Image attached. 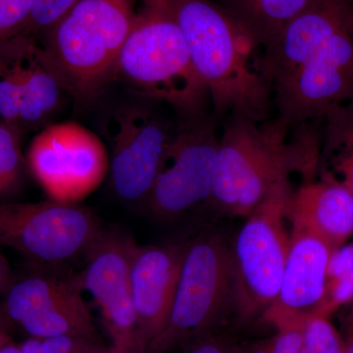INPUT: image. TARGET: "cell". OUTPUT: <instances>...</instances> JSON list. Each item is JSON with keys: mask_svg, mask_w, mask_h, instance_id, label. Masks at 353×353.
<instances>
[{"mask_svg": "<svg viewBox=\"0 0 353 353\" xmlns=\"http://www.w3.org/2000/svg\"><path fill=\"white\" fill-rule=\"evenodd\" d=\"M264 55L276 115L292 124L321 121L353 101V7L309 0Z\"/></svg>", "mask_w": 353, "mask_h": 353, "instance_id": "1", "label": "cell"}, {"mask_svg": "<svg viewBox=\"0 0 353 353\" xmlns=\"http://www.w3.org/2000/svg\"><path fill=\"white\" fill-rule=\"evenodd\" d=\"M321 130L322 120L292 124L278 115L261 122L228 115L208 202L223 214L248 218L292 173L314 180Z\"/></svg>", "mask_w": 353, "mask_h": 353, "instance_id": "2", "label": "cell"}, {"mask_svg": "<svg viewBox=\"0 0 353 353\" xmlns=\"http://www.w3.org/2000/svg\"><path fill=\"white\" fill-rule=\"evenodd\" d=\"M216 118L273 117L264 50L226 9L211 0H169Z\"/></svg>", "mask_w": 353, "mask_h": 353, "instance_id": "3", "label": "cell"}, {"mask_svg": "<svg viewBox=\"0 0 353 353\" xmlns=\"http://www.w3.org/2000/svg\"><path fill=\"white\" fill-rule=\"evenodd\" d=\"M113 79L163 102L181 119L206 114L208 88L197 75L169 0H143L118 57Z\"/></svg>", "mask_w": 353, "mask_h": 353, "instance_id": "4", "label": "cell"}, {"mask_svg": "<svg viewBox=\"0 0 353 353\" xmlns=\"http://www.w3.org/2000/svg\"><path fill=\"white\" fill-rule=\"evenodd\" d=\"M136 6L137 0H78L39 39L46 64L78 103L94 101L113 80Z\"/></svg>", "mask_w": 353, "mask_h": 353, "instance_id": "5", "label": "cell"}, {"mask_svg": "<svg viewBox=\"0 0 353 353\" xmlns=\"http://www.w3.org/2000/svg\"><path fill=\"white\" fill-rule=\"evenodd\" d=\"M231 306L232 250L219 234H202L188 241L170 314L148 353H168L208 336Z\"/></svg>", "mask_w": 353, "mask_h": 353, "instance_id": "6", "label": "cell"}, {"mask_svg": "<svg viewBox=\"0 0 353 353\" xmlns=\"http://www.w3.org/2000/svg\"><path fill=\"white\" fill-rule=\"evenodd\" d=\"M290 182L276 188L246 218L232 250L233 308L245 324L263 315L282 284L290 245L285 210Z\"/></svg>", "mask_w": 353, "mask_h": 353, "instance_id": "7", "label": "cell"}, {"mask_svg": "<svg viewBox=\"0 0 353 353\" xmlns=\"http://www.w3.org/2000/svg\"><path fill=\"white\" fill-rule=\"evenodd\" d=\"M102 230L94 211L78 203H0V245L44 266L87 255Z\"/></svg>", "mask_w": 353, "mask_h": 353, "instance_id": "8", "label": "cell"}, {"mask_svg": "<svg viewBox=\"0 0 353 353\" xmlns=\"http://www.w3.org/2000/svg\"><path fill=\"white\" fill-rule=\"evenodd\" d=\"M216 119L206 113L176 125L163 168L145 201L155 217L174 219L208 201L219 150Z\"/></svg>", "mask_w": 353, "mask_h": 353, "instance_id": "9", "label": "cell"}, {"mask_svg": "<svg viewBox=\"0 0 353 353\" xmlns=\"http://www.w3.org/2000/svg\"><path fill=\"white\" fill-rule=\"evenodd\" d=\"M28 164L50 199L78 203L101 185L109 157L97 134L78 123L65 122L34 137Z\"/></svg>", "mask_w": 353, "mask_h": 353, "instance_id": "10", "label": "cell"}, {"mask_svg": "<svg viewBox=\"0 0 353 353\" xmlns=\"http://www.w3.org/2000/svg\"><path fill=\"white\" fill-rule=\"evenodd\" d=\"M104 134L111 145V185L125 202H145L165 158L176 126L145 106H123L109 114Z\"/></svg>", "mask_w": 353, "mask_h": 353, "instance_id": "11", "label": "cell"}, {"mask_svg": "<svg viewBox=\"0 0 353 353\" xmlns=\"http://www.w3.org/2000/svg\"><path fill=\"white\" fill-rule=\"evenodd\" d=\"M83 290L81 273L34 274L7 289L0 309L31 338L74 336L101 341Z\"/></svg>", "mask_w": 353, "mask_h": 353, "instance_id": "12", "label": "cell"}, {"mask_svg": "<svg viewBox=\"0 0 353 353\" xmlns=\"http://www.w3.org/2000/svg\"><path fill=\"white\" fill-rule=\"evenodd\" d=\"M137 245L119 230H102L88 250L81 273L83 290L94 296L101 311L112 345L129 353H143L132 303L130 267Z\"/></svg>", "mask_w": 353, "mask_h": 353, "instance_id": "13", "label": "cell"}, {"mask_svg": "<svg viewBox=\"0 0 353 353\" xmlns=\"http://www.w3.org/2000/svg\"><path fill=\"white\" fill-rule=\"evenodd\" d=\"M333 250L316 234L292 227L282 284L265 311V321L276 328L303 326L319 316L326 285L327 267Z\"/></svg>", "mask_w": 353, "mask_h": 353, "instance_id": "14", "label": "cell"}, {"mask_svg": "<svg viewBox=\"0 0 353 353\" xmlns=\"http://www.w3.org/2000/svg\"><path fill=\"white\" fill-rule=\"evenodd\" d=\"M187 245H137L132 253L130 281L143 353L168 320Z\"/></svg>", "mask_w": 353, "mask_h": 353, "instance_id": "15", "label": "cell"}, {"mask_svg": "<svg viewBox=\"0 0 353 353\" xmlns=\"http://www.w3.org/2000/svg\"><path fill=\"white\" fill-rule=\"evenodd\" d=\"M292 227L316 234L333 250L353 236V196L343 183L321 174L292 192L285 210Z\"/></svg>", "mask_w": 353, "mask_h": 353, "instance_id": "16", "label": "cell"}, {"mask_svg": "<svg viewBox=\"0 0 353 353\" xmlns=\"http://www.w3.org/2000/svg\"><path fill=\"white\" fill-rule=\"evenodd\" d=\"M3 41L12 57L22 90L21 132L39 129L57 110L64 90L46 64L38 39L19 34Z\"/></svg>", "mask_w": 353, "mask_h": 353, "instance_id": "17", "label": "cell"}, {"mask_svg": "<svg viewBox=\"0 0 353 353\" xmlns=\"http://www.w3.org/2000/svg\"><path fill=\"white\" fill-rule=\"evenodd\" d=\"M318 168L353 196V101L332 108L323 118Z\"/></svg>", "mask_w": 353, "mask_h": 353, "instance_id": "18", "label": "cell"}, {"mask_svg": "<svg viewBox=\"0 0 353 353\" xmlns=\"http://www.w3.org/2000/svg\"><path fill=\"white\" fill-rule=\"evenodd\" d=\"M309 0H223V8L239 21L263 48L276 39Z\"/></svg>", "mask_w": 353, "mask_h": 353, "instance_id": "19", "label": "cell"}, {"mask_svg": "<svg viewBox=\"0 0 353 353\" xmlns=\"http://www.w3.org/2000/svg\"><path fill=\"white\" fill-rule=\"evenodd\" d=\"M352 301L353 243H350L334 250L330 257L319 316L327 317L340 306Z\"/></svg>", "mask_w": 353, "mask_h": 353, "instance_id": "20", "label": "cell"}, {"mask_svg": "<svg viewBox=\"0 0 353 353\" xmlns=\"http://www.w3.org/2000/svg\"><path fill=\"white\" fill-rule=\"evenodd\" d=\"M22 90L6 43H0V121L20 130ZM21 131V130H20Z\"/></svg>", "mask_w": 353, "mask_h": 353, "instance_id": "21", "label": "cell"}, {"mask_svg": "<svg viewBox=\"0 0 353 353\" xmlns=\"http://www.w3.org/2000/svg\"><path fill=\"white\" fill-rule=\"evenodd\" d=\"M19 129L0 121V194L12 192L22 172Z\"/></svg>", "mask_w": 353, "mask_h": 353, "instance_id": "22", "label": "cell"}, {"mask_svg": "<svg viewBox=\"0 0 353 353\" xmlns=\"http://www.w3.org/2000/svg\"><path fill=\"white\" fill-rule=\"evenodd\" d=\"M299 353H345V345L327 317L313 316L303 323Z\"/></svg>", "mask_w": 353, "mask_h": 353, "instance_id": "23", "label": "cell"}, {"mask_svg": "<svg viewBox=\"0 0 353 353\" xmlns=\"http://www.w3.org/2000/svg\"><path fill=\"white\" fill-rule=\"evenodd\" d=\"M22 353H103L101 341L74 336L30 338L20 345Z\"/></svg>", "mask_w": 353, "mask_h": 353, "instance_id": "24", "label": "cell"}, {"mask_svg": "<svg viewBox=\"0 0 353 353\" xmlns=\"http://www.w3.org/2000/svg\"><path fill=\"white\" fill-rule=\"evenodd\" d=\"M78 0H36L31 16L21 34L41 39Z\"/></svg>", "mask_w": 353, "mask_h": 353, "instance_id": "25", "label": "cell"}, {"mask_svg": "<svg viewBox=\"0 0 353 353\" xmlns=\"http://www.w3.org/2000/svg\"><path fill=\"white\" fill-rule=\"evenodd\" d=\"M301 330L303 326L278 328L273 336L234 350V353H299L303 340Z\"/></svg>", "mask_w": 353, "mask_h": 353, "instance_id": "26", "label": "cell"}, {"mask_svg": "<svg viewBox=\"0 0 353 353\" xmlns=\"http://www.w3.org/2000/svg\"><path fill=\"white\" fill-rule=\"evenodd\" d=\"M36 0H0V43L24 30Z\"/></svg>", "mask_w": 353, "mask_h": 353, "instance_id": "27", "label": "cell"}, {"mask_svg": "<svg viewBox=\"0 0 353 353\" xmlns=\"http://www.w3.org/2000/svg\"><path fill=\"white\" fill-rule=\"evenodd\" d=\"M185 353H234V350L219 338L208 334L190 343Z\"/></svg>", "mask_w": 353, "mask_h": 353, "instance_id": "28", "label": "cell"}, {"mask_svg": "<svg viewBox=\"0 0 353 353\" xmlns=\"http://www.w3.org/2000/svg\"><path fill=\"white\" fill-rule=\"evenodd\" d=\"M11 326H12V323L7 319L6 316L0 309V347L12 341L10 334Z\"/></svg>", "mask_w": 353, "mask_h": 353, "instance_id": "29", "label": "cell"}, {"mask_svg": "<svg viewBox=\"0 0 353 353\" xmlns=\"http://www.w3.org/2000/svg\"><path fill=\"white\" fill-rule=\"evenodd\" d=\"M7 282H8V267L6 260L0 255V290L3 289Z\"/></svg>", "mask_w": 353, "mask_h": 353, "instance_id": "30", "label": "cell"}, {"mask_svg": "<svg viewBox=\"0 0 353 353\" xmlns=\"http://www.w3.org/2000/svg\"><path fill=\"white\" fill-rule=\"evenodd\" d=\"M0 353H22V352H21L20 345L10 341L0 347Z\"/></svg>", "mask_w": 353, "mask_h": 353, "instance_id": "31", "label": "cell"}, {"mask_svg": "<svg viewBox=\"0 0 353 353\" xmlns=\"http://www.w3.org/2000/svg\"><path fill=\"white\" fill-rule=\"evenodd\" d=\"M345 353H353V333L348 334L347 343L345 345Z\"/></svg>", "mask_w": 353, "mask_h": 353, "instance_id": "32", "label": "cell"}, {"mask_svg": "<svg viewBox=\"0 0 353 353\" xmlns=\"http://www.w3.org/2000/svg\"><path fill=\"white\" fill-rule=\"evenodd\" d=\"M103 353H129L126 352V350H121L119 347H114V345H111V347H106L105 350H104Z\"/></svg>", "mask_w": 353, "mask_h": 353, "instance_id": "33", "label": "cell"}, {"mask_svg": "<svg viewBox=\"0 0 353 353\" xmlns=\"http://www.w3.org/2000/svg\"><path fill=\"white\" fill-rule=\"evenodd\" d=\"M347 326H348V334L353 333V308H352V312H350V316H348Z\"/></svg>", "mask_w": 353, "mask_h": 353, "instance_id": "34", "label": "cell"}, {"mask_svg": "<svg viewBox=\"0 0 353 353\" xmlns=\"http://www.w3.org/2000/svg\"><path fill=\"white\" fill-rule=\"evenodd\" d=\"M347 1L353 7V0H347Z\"/></svg>", "mask_w": 353, "mask_h": 353, "instance_id": "35", "label": "cell"}]
</instances>
